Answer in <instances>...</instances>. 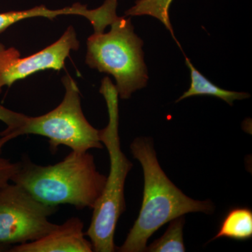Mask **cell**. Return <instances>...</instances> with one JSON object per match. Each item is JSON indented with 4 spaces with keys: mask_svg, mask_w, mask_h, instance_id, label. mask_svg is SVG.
Instances as JSON below:
<instances>
[{
    "mask_svg": "<svg viewBox=\"0 0 252 252\" xmlns=\"http://www.w3.org/2000/svg\"><path fill=\"white\" fill-rule=\"evenodd\" d=\"M4 250H6V245H0V252L4 251Z\"/></svg>",
    "mask_w": 252,
    "mask_h": 252,
    "instance_id": "cell-15",
    "label": "cell"
},
{
    "mask_svg": "<svg viewBox=\"0 0 252 252\" xmlns=\"http://www.w3.org/2000/svg\"><path fill=\"white\" fill-rule=\"evenodd\" d=\"M130 150L143 169V200L139 216L119 252H146L149 239L170 220L190 212L211 215L215 211L210 200L189 198L169 180L158 161L152 139L137 137Z\"/></svg>",
    "mask_w": 252,
    "mask_h": 252,
    "instance_id": "cell-1",
    "label": "cell"
},
{
    "mask_svg": "<svg viewBox=\"0 0 252 252\" xmlns=\"http://www.w3.org/2000/svg\"><path fill=\"white\" fill-rule=\"evenodd\" d=\"M8 140L3 137H0V152ZM20 162H13L9 159L0 157V188L11 182L13 177L20 168Z\"/></svg>",
    "mask_w": 252,
    "mask_h": 252,
    "instance_id": "cell-14",
    "label": "cell"
},
{
    "mask_svg": "<svg viewBox=\"0 0 252 252\" xmlns=\"http://www.w3.org/2000/svg\"><path fill=\"white\" fill-rule=\"evenodd\" d=\"M252 237V210L246 207H235L226 214L222 220L218 233L210 241L222 238L245 241Z\"/></svg>",
    "mask_w": 252,
    "mask_h": 252,
    "instance_id": "cell-11",
    "label": "cell"
},
{
    "mask_svg": "<svg viewBox=\"0 0 252 252\" xmlns=\"http://www.w3.org/2000/svg\"><path fill=\"white\" fill-rule=\"evenodd\" d=\"M11 252H91L92 243L86 238L84 223L72 217L39 240L15 245Z\"/></svg>",
    "mask_w": 252,
    "mask_h": 252,
    "instance_id": "cell-8",
    "label": "cell"
},
{
    "mask_svg": "<svg viewBox=\"0 0 252 252\" xmlns=\"http://www.w3.org/2000/svg\"><path fill=\"white\" fill-rule=\"evenodd\" d=\"M62 81L65 89L62 102L44 115L28 117L0 104V121L6 126L0 137L8 142L23 135L47 137L50 150L54 154L61 145L78 152L103 148L99 130L88 122L83 113L77 83L69 74Z\"/></svg>",
    "mask_w": 252,
    "mask_h": 252,
    "instance_id": "cell-3",
    "label": "cell"
},
{
    "mask_svg": "<svg viewBox=\"0 0 252 252\" xmlns=\"http://www.w3.org/2000/svg\"><path fill=\"white\" fill-rule=\"evenodd\" d=\"M185 56L186 64L190 70V85L188 90L185 91L182 95L176 100L177 103L182 99L198 95L213 96L225 101L230 106L233 105L235 100L250 98V94L248 93L225 90L215 85L199 72L198 69H195L190 60L186 56V55Z\"/></svg>",
    "mask_w": 252,
    "mask_h": 252,
    "instance_id": "cell-9",
    "label": "cell"
},
{
    "mask_svg": "<svg viewBox=\"0 0 252 252\" xmlns=\"http://www.w3.org/2000/svg\"><path fill=\"white\" fill-rule=\"evenodd\" d=\"M79 48L75 30L69 26L59 40L45 49L22 58L14 47H6L0 42V93L4 86L10 87L16 81L39 71L61 70L72 51Z\"/></svg>",
    "mask_w": 252,
    "mask_h": 252,
    "instance_id": "cell-7",
    "label": "cell"
},
{
    "mask_svg": "<svg viewBox=\"0 0 252 252\" xmlns=\"http://www.w3.org/2000/svg\"><path fill=\"white\" fill-rule=\"evenodd\" d=\"M170 225L160 238L147 247L146 252H185L183 229L185 223V216H181L170 220Z\"/></svg>",
    "mask_w": 252,
    "mask_h": 252,
    "instance_id": "cell-13",
    "label": "cell"
},
{
    "mask_svg": "<svg viewBox=\"0 0 252 252\" xmlns=\"http://www.w3.org/2000/svg\"><path fill=\"white\" fill-rule=\"evenodd\" d=\"M172 1L173 0H137L135 5L126 11L125 15L126 16H150L157 18L168 30L174 40L182 51L170 22L169 9Z\"/></svg>",
    "mask_w": 252,
    "mask_h": 252,
    "instance_id": "cell-12",
    "label": "cell"
},
{
    "mask_svg": "<svg viewBox=\"0 0 252 252\" xmlns=\"http://www.w3.org/2000/svg\"><path fill=\"white\" fill-rule=\"evenodd\" d=\"M58 207L34 198L16 184L0 188V245L22 244L39 240L57 228L50 221Z\"/></svg>",
    "mask_w": 252,
    "mask_h": 252,
    "instance_id": "cell-6",
    "label": "cell"
},
{
    "mask_svg": "<svg viewBox=\"0 0 252 252\" xmlns=\"http://www.w3.org/2000/svg\"><path fill=\"white\" fill-rule=\"evenodd\" d=\"M99 93L103 95L108 111L109 122L99 130V138L109 153L110 171L100 196L94 204L93 217L86 233L94 252H115L114 235L119 218L126 210L124 188L132 163L121 147L119 134V94L109 77L102 81Z\"/></svg>",
    "mask_w": 252,
    "mask_h": 252,
    "instance_id": "cell-4",
    "label": "cell"
},
{
    "mask_svg": "<svg viewBox=\"0 0 252 252\" xmlns=\"http://www.w3.org/2000/svg\"><path fill=\"white\" fill-rule=\"evenodd\" d=\"M110 26L108 32H94L88 38L86 63L112 75L119 97L128 99L148 82L144 42L135 34L130 18L118 16Z\"/></svg>",
    "mask_w": 252,
    "mask_h": 252,
    "instance_id": "cell-5",
    "label": "cell"
},
{
    "mask_svg": "<svg viewBox=\"0 0 252 252\" xmlns=\"http://www.w3.org/2000/svg\"><path fill=\"white\" fill-rule=\"evenodd\" d=\"M20 164L11 182L50 206L70 205L78 210L93 209L107 180L97 171L94 156L89 152L72 151L54 165H37L28 159Z\"/></svg>",
    "mask_w": 252,
    "mask_h": 252,
    "instance_id": "cell-2",
    "label": "cell"
},
{
    "mask_svg": "<svg viewBox=\"0 0 252 252\" xmlns=\"http://www.w3.org/2000/svg\"><path fill=\"white\" fill-rule=\"evenodd\" d=\"M63 15H78L87 18L89 21L93 19L94 16V10L88 9L85 5L77 3L72 6L64 9L52 10L48 9L46 6H39L32 9L24 11H8L0 13V33L7 30L10 26L23 20L36 17L48 18L54 19Z\"/></svg>",
    "mask_w": 252,
    "mask_h": 252,
    "instance_id": "cell-10",
    "label": "cell"
}]
</instances>
